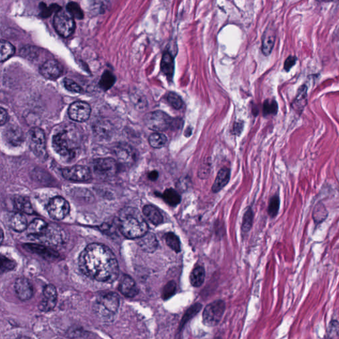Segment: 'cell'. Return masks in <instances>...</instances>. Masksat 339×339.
<instances>
[{
  "mask_svg": "<svg viewBox=\"0 0 339 339\" xmlns=\"http://www.w3.org/2000/svg\"><path fill=\"white\" fill-rule=\"evenodd\" d=\"M17 339H33V338L28 337V336H19V337L17 338Z\"/></svg>",
  "mask_w": 339,
  "mask_h": 339,
  "instance_id": "obj_53",
  "label": "cell"
},
{
  "mask_svg": "<svg viewBox=\"0 0 339 339\" xmlns=\"http://www.w3.org/2000/svg\"><path fill=\"white\" fill-rule=\"evenodd\" d=\"M280 206V200L279 196L275 195L271 198L268 208V215L273 218L279 214Z\"/></svg>",
  "mask_w": 339,
  "mask_h": 339,
  "instance_id": "obj_38",
  "label": "cell"
},
{
  "mask_svg": "<svg viewBox=\"0 0 339 339\" xmlns=\"http://www.w3.org/2000/svg\"><path fill=\"white\" fill-rule=\"evenodd\" d=\"M115 81H116V78L114 74L109 71H106L103 72L101 77L99 86L103 91H108L114 86Z\"/></svg>",
  "mask_w": 339,
  "mask_h": 339,
  "instance_id": "obj_34",
  "label": "cell"
},
{
  "mask_svg": "<svg viewBox=\"0 0 339 339\" xmlns=\"http://www.w3.org/2000/svg\"><path fill=\"white\" fill-rule=\"evenodd\" d=\"M117 162L126 166H132L136 161L137 155L134 149L126 143L117 144L112 149Z\"/></svg>",
  "mask_w": 339,
  "mask_h": 339,
  "instance_id": "obj_12",
  "label": "cell"
},
{
  "mask_svg": "<svg viewBox=\"0 0 339 339\" xmlns=\"http://www.w3.org/2000/svg\"><path fill=\"white\" fill-rule=\"evenodd\" d=\"M279 110V105L275 100H266L264 103L263 111L265 115H275Z\"/></svg>",
  "mask_w": 339,
  "mask_h": 339,
  "instance_id": "obj_43",
  "label": "cell"
},
{
  "mask_svg": "<svg viewBox=\"0 0 339 339\" xmlns=\"http://www.w3.org/2000/svg\"><path fill=\"white\" fill-rule=\"evenodd\" d=\"M53 26L56 32L65 38L71 36L76 28L73 17L67 10L62 9L56 12L53 19Z\"/></svg>",
  "mask_w": 339,
  "mask_h": 339,
  "instance_id": "obj_6",
  "label": "cell"
},
{
  "mask_svg": "<svg viewBox=\"0 0 339 339\" xmlns=\"http://www.w3.org/2000/svg\"><path fill=\"white\" fill-rule=\"evenodd\" d=\"M29 147L36 157L40 160L47 157L46 137L44 131L38 128H33L28 133Z\"/></svg>",
  "mask_w": 339,
  "mask_h": 339,
  "instance_id": "obj_7",
  "label": "cell"
},
{
  "mask_svg": "<svg viewBox=\"0 0 339 339\" xmlns=\"http://www.w3.org/2000/svg\"><path fill=\"white\" fill-rule=\"evenodd\" d=\"M48 225L49 224H47L44 220L40 219H36L28 226V229H27V232H28L29 236L35 238V237L39 236L47 229Z\"/></svg>",
  "mask_w": 339,
  "mask_h": 339,
  "instance_id": "obj_28",
  "label": "cell"
},
{
  "mask_svg": "<svg viewBox=\"0 0 339 339\" xmlns=\"http://www.w3.org/2000/svg\"><path fill=\"white\" fill-rule=\"evenodd\" d=\"M67 11L72 15L73 18L78 19H82L83 18V12L80 6L76 2H71L68 3Z\"/></svg>",
  "mask_w": 339,
  "mask_h": 339,
  "instance_id": "obj_39",
  "label": "cell"
},
{
  "mask_svg": "<svg viewBox=\"0 0 339 339\" xmlns=\"http://www.w3.org/2000/svg\"><path fill=\"white\" fill-rule=\"evenodd\" d=\"M47 211L51 218L62 220L70 213V204L65 198L60 196L51 199L47 205Z\"/></svg>",
  "mask_w": 339,
  "mask_h": 339,
  "instance_id": "obj_9",
  "label": "cell"
},
{
  "mask_svg": "<svg viewBox=\"0 0 339 339\" xmlns=\"http://www.w3.org/2000/svg\"><path fill=\"white\" fill-rule=\"evenodd\" d=\"M162 198L165 202L171 206H176L179 204L181 201L180 194L175 189H167L162 194Z\"/></svg>",
  "mask_w": 339,
  "mask_h": 339,
  "instance_id": "obj_33",
  "label": "cell"
},
{
  "mask_svg": "<svg viewBox=\"0 0 339 339\" xmlns=\"http://www.w3.org/2000/svg\"><path fill=\"white\" fill-rule=\"evenodd\" d=\"M65 234L60 227L56 225H49L47 229L35 239L42 243L51 245L62 244L65 241Z\"/></svg>",
  "mask_w": 339,
  "mask_h": 339,
  "instance_id": "obj_11",
  "label": "cell"
},
{
  "mask_svg": "<svg viewBox=\"0 0 339 339\" xmlns=\"http://www.w3.org/2000/svg\"><path fill=\"white\" fill-rule=\"evenodd\" d=\"M160 68L162 72L169 79L173 78L175 72V60L173 55L169 52H164L162 55Z\"/></svg>",
  "mask_w": 339,
  "mask_h": 339,
  "instance_id": "obj_27",
  "label": "cell"
},
{
  "mask_svg": "<svg viewBox=\"0 0 339 339\" xmlns=\"http://www.w3.org/2000/svg\"><path fill=\"white\" fill-rule=\"evenodd\" d=\"M328 217V211L326 207L322 202H319L315 205L312 212V218L316 225L322 223Z\"/></svg>",
  "mask_w": 339,
  "mask_h": 339,
  "instance_id": "obj_29",
  "label": "cell"
},
{
  "mask_svg": "<svg viewBox=\"0 0 339 339\" xmlns=\"http://www.w3.org/2000/svg\"><path fill=\"white\" fill-rule=\"evenodd\" d=\"M133 101L134 102L135 106L137 107V109L139 110L145 109L146 105H147V103H146V100L144 96L137 94L133 95Z\"/></svg>",
  "mask_w": 339,
  "mask_h": 339,
  "instance_id": "obj_49",
  "label": "cell"
},
{
  "mask_svg": "<svg viewBox=\"0 0 339 339\" xmlns=\"http://www.w3.org/2000/svg\"><path fill=\"white\" fill-rule=\"evenodd\" d=\"M15 52V47L10 42L5 40H1V46H0V53H1L0 60H1V62H4V61L9 59L14 55Z\"/></svg>",
  "mask_w": 339,
  "mask_h": 339,
  "instance_id": "obj_35",
  "label": "cell"
},
{
  "mask_svg": "<svg viewBox=\"0 0 339 339\" xmlns=\"http://www.w3.org/2000/svg\"><path fill=\"white\" fill-rule=\"evenodd\" d=\"M298 60L297 56L292 55L289 56L284 62V69L285 71H290V70L295 66Z\"/></svg>",
  "mask_w": 339,
  "mask_h": 339,
  "instance_id": "obj_50",
  "label": "cell"
},
{
  "mask_svg": "<svg viewBox=\"0 0 339 339\" xmlns=\"http://www.w3.org/2000/svg\"><path fill=\"white\" fill-rule=\"evenodd\" d=\"M15 293L22 301H27L30 300L33 295V288L32 284L26 278H19L15 282Z\"/></svg>",
  "mask_w": 339,
  "mask_h": 339,
  "instance_id": "obj_17",
  "label": "cell"
},
{
  "mask_svg": "<svg viewBox=\"0 0 339 339\" xmlns=\"http://www.w3.org/2000/svg\"><path fill=\"white\" fill-rule=\"evenodd\" d=\"M26 250L31 252L36 253L40 255L47 260L54 259L58 257V255L51 248L45 247V246L37 244H26L24 245Z\"/></svg>",
  "mask_w": 339,
  "mask_h": 339,
  "instance_id": "obj_24",
  "label": "cell"
},
{
  "mask_svg": "<svg viewBox=\"0 0 339 339\" xmlns=\"http://www.w3.org/2000/svg\"><path fill=\"white\" fill-rule=\"evenodd\" d=\"M230 180V170L227 168H223L219 171L216 180L212 186V192L218 193L224 187Z\"/></svg>",
  "mask_w": 339,
  "mask_h": 339,
  "instance_id": "obj_26",
  "label": "cell"
},
{
  "mask_svg": "<svg viewBox=\"0 0 339 339\" xmlns=\"http://www.w3.org/2000/svg\"><path fill=\"white\" fill-rule=\"evenodd\" d=\"M167 101H168L170 105L172 106L175 110H180L184 105V102L180 96L175 92H170L167 95Z\"/></svg>",
  "mask_w": 339,
  "mask_h": 339,
  "instance_id": "obj_41",
  "label": "cell"
},
{
  "mask_svg": "<svg viewBox=\"0 0 339 339\" xmlns=\"http://www.w3.org/2000/svg\"><path fill=\"white\" fill-rule=\"evenodd\" d=\"M16 266V263L8 257L3 256L1 257V272L2 273L9 272L13 270Z\"/></svg>",
  "mask_w": 339,
  "mask_h": 339,
  "instance_id": "obj_46",
  "label": "cell"
},
{
  "mask_svg": "<svg viewBox=\"0 0 339 339\" xmlns=\"http://www.w3.org/2000/svg\"><path fill=\"white\" fill-rule=\"evenodd\" d=\"M14 205L19 211L25 214H34V209L29 199L24 196H17L14 199Z\"/></svg>",
  "mask_w": 339,
  "mask_h": 339,
  "instance_id": "obj_31",
  "label": "cell"
},
{
  "mask_svg": "<svg viewBox=\"0 0 339 339\" xmlns=\"http://www.w3.org/2000/svg\"><path fill=\"white\" fill-rule=\"evenodd\" d=\"M64 86L67 90L74 92V93H82L83 92L82 88L71 79L65 78Z\"/></svg>",
  "mask_w": 339,
  "mask_h": 339,
  "instance_id": "obj_47",
  "label": "cell"
},
{
  "mask_svg": "<svg viewBox=\"0 0 339 339\" xmlns=\"http://www.w3.org/2000/svg\"><path fill=\"white\" fill-rule=\"evenodd\" d=\"M4 137L6 141L11 146H20L24 142V132L19 126L10 125L4 131Z\"/></svg>",
  "mask_w": 339,
  "mask_h": 339,
  "instance_id": "obj_19",
  "label": "cell"
},
{
  "mask_svg": "<svg viewBox=\"0 0 339 339\" xmlns=\"http://www.w3.org/2000/svg\"><path fill=\"white\" fill-rule=\"evenodd\" d=\"M52 144L54 150L63 159L71 161L80 150L81 135L78 129L73 125L62 126L53 135Z\"/></svg>",
  "mask_w": 339,
  "mask_h": 339,
  "instance_id": "obj_2",
  "label": "cell"
},
{
  "mask_svg": "<svg viewBox=\"0 0 339 339\" xmlns=\"http://www.w3.org/2000/svg\"><path fill=\"white\" fill-rule=\"evenodd\" d=\"M40 15L43 17H49L54 11H56L57 12L61 9L60 7L58 6L57 4H52L49 8H47L44 3L40 4Z\"/></svg>",
  "mask_w": 339,
  "mask_h": 339,
  "instance_id": "obj_45",
  "label": "cell"
},
{
  "mask_svg": "<svg viewBox=\"0 0 339 339\" xmlns=\"http://www.w3.org/2000/svg\"><path fill=\"white\" fill-rule=\"evenodd\" d=\"M219 339H221V338H219Z\"/></svg>",
  "mask_w": 339,
  "mask_h": 339,
  "instance_id": "obj_55",
  "label": "cell"
},
{
  "mask_svg": "<svg viewBox=\"0 0 339 339\" xmlns=\"http://www.w3.org/2000/svg\"><path fill=\"white\" fill-rule=\"evenodd\" d=\"M167 142L166 135L161 133H153L149 138V142L153 148L160 149L163 147Z\"/></svg>",
  "mask_w": 339,
  "mask_h": 339,
  "instance_id": "obj_36",
  "label": "cell"
},
{
  "mask_svg": "<svg viewBox=\"0 0 339 339\" xmlns=\"http://www.w3.org/2000/svg\"><path fill=\"white\" fill-rule=\"evenodd\" d=\"M137 243L141 249L146 252H155L159 245L157 237L152 232H149L138 239Z\"/></svg>",
  "mask_w": 339,
  "mask_h": 339,
  "instance_id": "obj_21",
  "label": "cell"
},
{
  "mask_svg": "<svg viewBox=\"0 0 339 339\" xmlns=\"http://www.w3.org/2000/svg\"><path fill=\"white\" fill-rule=\"evenodd\" d=\"M225 310V304L218 300L205 306L203 313V323L207 327H215L219 324Z\"/></svg>",
  "mask_w": 339,
  "mask_h": 339,
  "instance_id": "obj_8",
  "label": "cell"
},
{
  "mask_svg": "<svg viewBox=\"0 0 339 339\" xmlns=\"http://www.w3.org/2000/svg\"><path fill=\"white\" fill-rule=\"evenodd\" d=\"M3 238H4V232H3V230H2V239H1L2 243V242H3Z\"/></svg>",
  "mask_w": 339,
  "mask_h": 339,
  "instance_id": "obj_54",
  "label": "cell"
},
{
  "mask_svg": "<svg viewBox=\"0 0 339 339\" xmlns=\"http://www.w3.org/2000/svg\"><path fill=\"white\" fill-rule=\"evenodd\" d=\"M91 111V107L85 101H75L70 105L69 115L72 120L82 123L90 118Z\"/></svg>",
  "mask_w": 339,
  "mask_h": 339,
  "instance_id": "obj_13",
  "label": "cell"
},
{
  "mask_svg": "<svg viewBox=\"0 0 339 339\" xmlns=\"http://www.w3.org/2000/svg\"><path fill=\"white\" fill-rule=\"evenodd\" d=\"M176 284L175 281H170L165 285L162 292V299L166 301L171 299L172 297L176 294Z\"/></svg>",
  "mask_w": 339,
  "mask_h": 339,
  "instance_id": "obj_40",
  "label": "cell"
},
{
  "mask_svg": "<svg viewBox=\"0 0 339 339\" xmlns=\"http://www.w3.org/2000/svg\"><path fill=\"white\" fill-rule=\"evenodd\" d=\"M253 214L251 208L248 207L243 217L242 230L243 232L249 231L252 225Z\"/></svg>",
  "mask_w": 339,
  "mask_h": 339,
  "instance_id": "obj_42",
  "label": "cell"
},
{
  "mask_svg": "<svg viewBox=\"0 0 339 339\" xmlns=\"http://www.w3.org/2000/svg\"><path fill=\"white\" fill-rule=\"evenodd\" d=\"M144 122L149 129L159 132L173 128L178 121L162 111H155L146 114Z\"/></svg>",
  "mask_w": 339,
  "mask_h": 339,
  "instance_id": "obj_5",
  "label": "cell"
},
{
  "mask_svg": "<svg viewBox=\"0 0 339 339\" xmlns=\"http://www.w3.org/2000/svg\"><path fill=\"white\" fill-rule=\"evenodd\" d=\"M117 167V160L112 158H101L93 162L95 173L101 178H111L116 175Z\"/></svg>",
  "mask_w": 339,
  "mask_h": 339,
  "instance_id": "obj_10",
  "label": "cell"
},
{
  "mask_svg": "<svg viewBox=\"0 0 339 339\" xmlns=\"http://www.w3.org/2000/svg\"><path fill=\"white\" fill-rule=\"evenodd\" d=\"M276 40V32L272 28L266 29L263 37L262 52L264 55L268 56L272 53Z\"/></svg>",
  "mask_w": 339,
  "mask_h": 339,
  "instance_id": "obj_22",
  "label": "cell"
},
{
  "mask_svg": "<svg viewBox=\"0 0 339 339\" xmlns=\"http://www.w3.org/2000/svg\"><path fill=\"white\" fill-rule=\"evenodd\" d=\"M328 339H339V323L336 320L329 323Z\"/></svg>",
  "mask_w": 339,
  "mask_h": 339,
  "instance_id": "obj_48",
  "label": "cell"
},
{
  "mask_svg": "<svg viewBox=\"0 0 339 339\" xmlns=\"http://www.w3.org/2000/svg\"><path fill=\"white\" fill-rule=\"evenodd\" d=\"M307 92H308V86L305 83L298 88L297 94L291 104V108L300 115L304 112L308 103Z\"/></svg>",
  "mask_w": 339,
  "mask_h": 339,
  "instance_id": "obj_18",
  "label": "cell"
},
{
  "mask_svg": "<svg viewBox=\"0 0 339 339\" xmlns=\"http://www.w3.org/2000/svg\"><path fill=\"white\" fill-rule=\"evenodd\" d=\"M63 67L58 61L53 59L45 60L39 67L40 74L48 80H56L62 75Z\"/></svg>",
  "mask_w": 339,
  "mask_h": 339,
  "instance_id": "obj_16",
  "label": "cell"
},
{
  "mask_svg": "<svg viewBox=\"0 0 339 339\" xmlns=\"http://www.w3.org/2000/svg\"><path fill=\"white\" fill-rule=\"evenodd\" d=\"M119 290L126 298H134L139 293V288L135 280L128 275L123 276L119 284Z\"/></svg>",
  "mask_w": 339,
  "mask_h": 339,
  "instance_id": "obj_20",
  "label": "cell"
},
{
  "mask_svg": "<svg viewBox=\"0 0 339 339\" xmlns=\"http://www.w3.org/2000/svg\"><path fill=\"white\" fill-rule=\"evenodd\" d=\"M118 225L121 234L128 239H138L148 232L147 223L135 208L122 209L119 216Z\"/></svg>",
  "mask_w": 339,
  "mask_h": 339,
  "instance_id": "obj_3",
  "label": "cell"
},
{
  "mask_svg": "<svg viewBox=\"0 0 339 339\" xmlns=\"http://www.w3.org/2000/svg\"><path fill=\"white\" fill-rule=\"evenodd\" d=\"M142 213L147 220L154 225H159L163 222V217L157 207L152 205H146L142 209Z\"/></svg>",
  "mask_w": 339,
  "mask_h": 339,
  "instance_id": "obj_25",
  "label": "cell"
},
{
  "mask_svg": "<svg viewBox=\"0 0 339 339\" xmlns=\"http://www.w3.org/2000/svg\"><path fill=\"white\" fill-rule=\"evenodd\" d=\"M202 308V305L199 304V303H196L192 305L188 309H187V311L185 312L184 315H183L182 320H181L180 323L179 329L182 330L184 328L185 325L189 321L192 320V318L195 317L196 315L201 311V309Z\"/></svg>",
  "mask_w": 339,
  "mask_h": 339,
  "instance_id": "obj_32",
  "label": "cell"
},
{
  "mask_svg": "<svg viewBox=\"0 0 339 339\" xmlns=\"http://www.w3.org/2000/svg\"><path fill=\"white\" fill-rule=\"evenodd\" d=\"M8 119V114L4 108H0V125H4L7 123Z\"/></svg>",
  "mask_w": 339,
  "mask_h": 339,
  "instance_id": "obj_51",
  "label": "cell"
},
{
  "mask_svg": "<svg viewBox=\"0 0 339 339\" xmlns=\"http://www.w3.org/2000/svg\"><path fill=\"white\" fill-rule=\"evenodd\" d=\"M8 223L11 229L17 232L24 231L28 227L26 216L20 213L11 214Z\"/></svg>",
  "mask_w": 339,
  "mask_h": 339,
  "instance_id": "obj_23",
  "label": "cell"
},
{
  "mask_svg": "<svg viewBox=\"0 0 339 339\" xmlns=\"http://www.w3.org/2000/svg\"><path fill=\"white\" fill-rule=\"evenodd\" d=\"M148 177L151 180L155 181L159 177V173L157 171H152L149 174Z\"/></svg>",
  "mask_w": 339,
  "mask_h": 339,
  "instance_id": "obj_52",
  "label": "cell"
},
{
  "mask_svg": "<svg viewBox=\"0 0 339 339\" xmlns=\"http://www.w3.org/2000/svg\"><path fill=\"white\" fill-rule=\"evenodd\" d=\"M63 177L68 180L74 182H86L91 178V171L87 166L76 165L63 169Z\"/></svg>",
  "mask_w": 339,
  "mask_h": 339,
  "instance_id": "obj_14",
  "label": "cell"
},
{
  "mask_svg": "<svg viewBox=\"0 0 339 339\" xmlns=\"http://www.w3.org/2000/svg\"><path fill=\"white\" fill-rule=\"evenodd\" d=\"M119 304V295L113 291L101 293L94 303L95 313L102 320H111L117 313Z\"/></svg>",
  "mask_w": 339,
  "mask_h": 339,
  "instance_id": "obj_4",
  "label": "cell"
},
{
  "mask_svg": "<svg viewBox=\"0 0 339 339\" xmlns=\"http://www.w3.org/2000/svg\"><path fill=\"white\" fill-rule=\"evenodd\" d=\"M57 291L55 286L47 285L43 291V298L38 304V308L44 312H49L55 308L57 302Z\"/></svg>",
  "mask_w": 339,
  "mask_h": 339,
  "instance_id": "obj_15",
  "label": "cell"
},
{
  "mask_svg": "<svg viewBox=\"0 0 339 339\" xmlns=\"http://www.w3.org/2000/svg\"><path fill=\"white\" fill-rule=\"evenodd\" d=\"M79 267L90 279L104 283H112L119 274L116 257L103 244L92 243L87 246L79 257Z\"/></svg>",
  "mask_w": 339,
  "mask_h": 339,
  "instance_id": "obj_1",
  "label": "cell"
},
{
  "mask_svg": "<svg viewBox=\"0 0 339 339\" xmlns=\"http://www.w3.org/2000/svg\"><path fill=\"white\" fill-rule=\"evenodd\" d=\"M38 49L35 47H25L21 51V55L27 59L33 60L38 57Z\"/></svg>",
  "mask_w": 339,
  "mask_h": 339,
  "instance_id": "obj_44",
  "label": "cell"
},
{
  "mask_svg": "<svg viewBox=\"0 0 339 339\" xmlns=\"http://www.w3.org/2000/svg\"><path fill=\"white\" fill-rule=\"evenodd\" d=\"M205 278V269L202 266H198L192 271L190 277H189V281H190L192 286L199 288L204 282Z\"/></svg>",
  "mask_w": 339,
  "mask_h": 339,
  "instance_id": "obj_30",
  "label": "cell"
},
{
  "mask_svg": "<svg viewBox=\"0 0 339 339\" xmlns=\"http://www.w3.org/2000/svg\"><path fill=\"white\" fill-rule=\"evenodd\" d=\"M165 239H166L167 245L171 249L175 250L176 252H180V242L178 236H176L173 232H168L165 237Z\"/></svg>",
  "mask_w": 339,
  "mask_h": 339,
  "instance_id": "obj_37",
  "label": "cell"
}]
</instances>
